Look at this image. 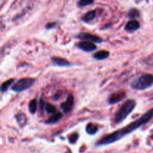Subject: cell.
I'll list each match as a JSON object with an SVG mask.
<instances>
[{
  "label": "cell",
  "mask_w": 153,
  "mask_h": 153,
  "mask_svg": "<svg viewBox=\"0 0 153 153\" xmlns=\"http://www.w3.org/2000/svg\"><path fill=\"white\" fill-rule=\"evenodd\" d=\"M153 117V108L150 109L143 115H142L140 118L135 120L133 121L132 123L127 125L126 127L120 128L119 130L114 131V132L111 133V134H107L102 138L100 139L98 142L97 143L96 146H105V145L111 144V143H114V142L118 141V140H121L125 136L128 135V134H131L136 129L141 127L142 126L145 125L147 123H149Z\"/></svg>",
  "instance_id": "obj_1"
},
{
  "label": "cell",
  "mask_w": 153,
  "mask_h": 153,
  "mask_svg": "<svg viewBox=\"0 0 153 153\" xmlns=\"http://www.w3.org/2000/svg\"><path fill=\"white\" fill-rule=\"evenodd\" d=\"M135 106L136 102L134 100H128L126 102H124L115 114L114 119L115 123H120L123 122L131 113Z\"/></svg>",
  "instance_id": "obj_2"
},
{
  "label": "cell",
  "mask_w": 153,
  "mask_h": 153,
  "mask_svg": "<svg viewBox=\"0 0 153 153\" xmlns=\"http://www.w3.org/2000/svg\"><path fill=\"white\" fill-rule=\"evenodd\" d=\"M153 85V75L143 74L134 79L131 84V87L137 91H144Z\"/></svg>",
  "instance_id": "obj_3"
},
{
  "label": "cell",
  "mask_w": 153,
  "mask_h": 153,
  "mask_svg": "<svg viewBox=\"0 0 153 153\" xmlns=\"http://www.w3.org/2000/svg\"><path fill=\"white\" fill-rule=\"evenodd\" d=\"M34 82L35 79L34 78H22L12 85L11 90L14 92H22L32 87Z\"/></svg>",
  "instance_id": "obj_4"
},
{
  "label": "cell",
  "mask_w": 153,
  "mask_h": 153,
  "mask_svg": "<svg viewBox=\"0 0 153 153\" xmlns=\"http://www.w3.org/2000/svg\"><path fill=\"white\" fill-rule=\"evenodd\" d=\"M77 37L79 39H80V40H82V41H89L93 42L94 43H100L103 41V40L100 37H99L97 35H94V34H90V33H79L77 35Z\"/></svg>",
  "instance_id": "obj_5"
},
{
  "label": "cell",
  "mask_w": 153,
  "mask_h": 153,
  "mask_svg": "<svg viewBox=\"0 0 153 153\" xmlns=\"http://www.w3.org/2000/svg\"><path fill=\"white\" fill-rule=\"evenodd\" d=\"M126 94L125 91H118L117 92H114V94H112L109 97L108 102V103L110 105L116 104V103L123 100L126 98Z\"/></svg>",
  "instance_id": "obj_6"
},
{
  "label": "cell",
  "mask_w": 153,
  "mask_h": 153,
  "mask_svg": "<svg viewBox=\"0 0 153 153\" xmlns=\"http://www.w3.org/2000/svg\"><path fill=\"white\" fill-rule=\"evenodd\" d=\"M74 107V97L72 94H70L67 97V100L61 104V108L64 114H68L73 110Z\"/></svg>",
  "instance_id": "obj_7"
},
{
  "label": "cell",
  "mask_w": 153,
  "mask_h": 153,
  "mask_svg": "<svg viewBox=\"0 0 153 153\" xmlns=\"http://www.w3.org/2000/svg\"><path fill=\"white\" fill-rule=\"evenodd\" d=\"M76 46L79 49H82V51H85L87 52H93V51L96 50L97 48L95 43L89 41H81L78 44H76Z\"/></svg>",
  "instance_id": "obj_8"
},
{
  "label": "cell",
  "mask_w": 153,
  "mask_h": 153,
  "mask_svg": "<svg viewBox=\"0 0 153 153\" xmlns=\"http://www.w3.org/2000/svg\"><path fill=\"white\" fill-rule=\"evenodd\" d=\"M140 27V22L136 19H131L126 23L125 26V30L128 31H135L139 29Z\"/></svg>",
  "instance_id": "obj_9"
},
{
  "label": "cell",
  "mask_w": 153,
  "mask_h": 153,
  "mask_svg": "<svg viewBox=\"0 0 153 153\" xmlns=\"http://www.w3.org/2000/svg\"><path fill=\"white\" fill-rule=\"evenodd\" d=\"M52 62L56 65L60 66V67H69L71 65V63L67 61V59L60 58V57H52L51 58Z\"/></svg>",
  "instance_id": "obj_10"
},
{
  "label": "cell",
  "mask_w": 153,
  "mask_h": 153,
  "mask_svg": "<svg viewBox=\"0 0 153 153\" xmlns=\"http://www.w3.org/2000/svg\"><path fill=\"white\" fill-rule=\"evenodd\" d=\"M96 15H97V11L95 10H89L82 16V20L85 22H90L95 19Z\"/></svg>",
  "instance_id": "obj_11"
},
{
  "label": "cell",
  "mask_w": 153,
  "mask_h": 153,
  "mask_svg": "<svg viewBox=\"0 0 153 153\" xmlns=\"http://www.w3.org/2000/svg\"><path fill=\"white\" fill-rule=\"evenodd\" d=\"M15 118L16 120V122H17L18 125L19 126V127L22 128V127L25 126L27 123V117L26 115L24 114L23 113H19L16 114L15 115Z\"/></svg>",
  "instance_id": "obj_12"
},
{
  "label": "cell",
  "mask_w": 153,
  "mask_h": 153,
  "mask_svg": "<svg viewBox=\"0 0 153 153\" xmlns=\"http://www.w3.org/2000/svg\"><path fill=\"white\" fill-rule=\"evenodd\" d=\"M62 117H63V114L61 113V112H57V113L52 114V116H51L49 119L46 120L44 123H45V124L55 123L58 122V121H59L62 118Z\"/></svg>",
  "instance_id": "obj_13"
},
{
  "label": "cell",
  "mask_w": 153,
  "mask_h": 153,
  "mask_svg": "<svg viewBox=\"0 0 153 153\" xmlns=\"http://www.w3.org/2000/svg\"><path fill=\"white\" fill-rule=\"evenodd\" d=\"M109 55H110V53H109L108 51L100 50L95 52V53L94 54V55H93V57L97 60H104L108 58Z\"/></svg>",
  "instance_id": "obj_14"
},
{
  "label": "cell",
  "mask_w": 153,
  "mask_h": 153,
  "mask_svg": "<svg viewBox=\"0 0 153 153\" xmlns=\"http://www.w3.org/2000/svg\"><path fill=\"white\" fill-rule=\"evenodd\" d=\"M86 132L88 133V134H91V135H94V134H97V131L99 130L98 126L96 125V124L93 123H88L86 126Z\"/></svg>",
  "instance_id": "obj_15"
},
{
  "label": "cell",
  "mask_w": 153,
  "mask_h": 153,
  "mask_svg": "<svg viewBox=\"0 0 153 153\" xmlns=\"http://www.w3.org/2000/svg\"><path fill=\"white\" fill-rule=\"evenodd\" d=\"M37 108V101L36 99H33L28 103V111L31 114H35Z\"/></svg>",
  "instance_id": "obj_16"
},
{
  "label": "cell",
  "mask_w": 153,
  "mask_h": 153,
  "mask_svg": "<svg viewBox=\"0 0 153 153\" xmlns=\"http://www.w3.org/2000/svg\"><path fill=\"white\" fill-rule=\"evenodd\" d=\"M14 81H15L14 79H8V80L3 82V83L1 84V93H4L5 92V91H7V90L9 88V87H10V85H12V84H13Z\"/></svg>",
  "instance_id": "obj_17"
},
{
  "label": "cell",
  "mask_w": 153,
  "mask_h": 153,
  "mask_svg": "<svg viewBox=\"0 0 153 153\" xmlns=\"http://www.w3.org/2000/svg\"><path fill=\"white\" fill-rule=\"evenodd\" d=\"M128 16L131 19H137V18H140V10H137L136 8H131V10L128 11Z\"/></svg>",
  "instance_id": "obj_18"
},
{
  "label": "cell",
  "mask_w": 153,
  "mask_h": 153,
  "mask_svg": "<svg viewBox=\"0 0 153 153\" xmlns=\"http://www.w3.org/2000/svg\"><path fill=\"white\" fill-rule=\"evenodd\" d=\"M45 110H46V113L52 114H55L58 112V111H57L55 106L53 105L52 104H50V103H48V104L46 105Z\"/></svg>",
  "instance_id": "obj_19"
},
{
  "label": "cell",
  "mask_w": 153,
  "mask_h": 153,
  "mask_svg": "<svg viewBox=\"0 0 153 153\" xmlns=\"http://www.w3.org/2000/svg\"><path fill=\"white\" fill-rule=\"evenodd\" d=\"M78 139H79V133L74 132L72 134H70L68 140L70 143H71V144H75V143H76V141L78 140Z\"/></svg>",
  "instance_id": "obj_20"
},
{
  "label": "cell",
  "mask_w": 153,
  "mask_h": 153,
  "mask_svg": "<svg viewBox=\"0 0 153 153\" xmlns=\"http://www.w3.org/2000/svg\"><path fill=\"white\" fill-rule=\"evenodd\" d=\"M94 1H88V0H81V1H78L77 2V5L78 7H85L87 5H90V4H94Z\"/></svg>",
  "instance_id": "obj_21"
},
{
  "label": "cell",
  "mask_w": 153,
  "mask_h": 153,
  "mask_svg": "<svg viewBox=\"0 0 153 153\" xmlns=\"http://www.w3.org/2000/svg\"><path fill=\"white\" fill-rule=\"evenodd\" d=\"M61 91H58V92L55 94V96H54V99H55V100H58L60 98H61Z\"/></svg>",
  "instance_id": "obj_22"
},
{
  "label": "cell",
  "mask_w": 153,
  "mask_h": 153,
  "mask_svg": "<svg viewBox=\"0 0 153 153\" xmlns=\"http://www.w3.org/2000/svg\"><path fill=\"white\" fill-rule=\"evenodd\" d=\"M55 22H49V23H47V25H46V28L47 29H50V28H54L55 26Z\"/></svg>",
  "instance_id": "obj_23"
},
{
  "label": "cell",
  "mask_w": 153,
  "mask_h": 153,
  "mask_svg": "<svg viewBox=\"0 0 153 153\" xmlns=\"http://www.w3.org/2000/svg\"><path fill=\"white\" fill-rule=\"evenodd\" d=\"M66 153H67V152H66ZM68 153H70V150H68Z\"/></svg>",
  "instance_id": "obj_24"
},
{
  "label": "cell",
  "mask_w": 153,
  "mask_h": 153,
  "mask_svg": "<svg viewBox=\"0 0 153 153\" xmlns=\"http://www.w3.org/2000/svg\"><path fill=\"white\" fill-rule=\"evenodd\" d=\"M152 140H153V135H152Z\"/></svg>",
  "instance_id": "obj_25"
}]
</instances>
